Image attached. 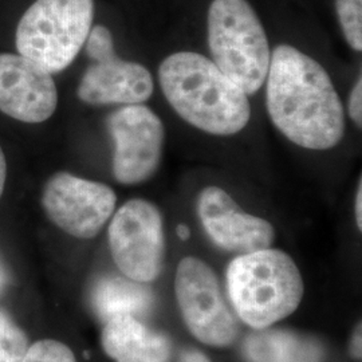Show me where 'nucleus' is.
Returning <instances> with one entry per match:
<instances>
[{
  "label": "nucleus",
  "mask_w": 362,
  "mask_h": 362,
  "mask_svg": "<svg viewBox=\"0 0 362 362\" xmlns=\"http://www.w3.org/2000/svg\"><path fill=\"white\" fill-rule=\"evenodd\" d=\"M58 90L52 74L22 55L0 54V112L26 124L55 113Z\"/></svg>",
  "instance_id": "11"
},
{
  "label": "nucleus",
  "mask_w": 362,
  "mask_h": 362,
  "mask_svg": "<svg viewBox=\"0 0 362 362\" xmlns=\"http://www.w3.org/2000/svg\"><path fill=\"white\" fill-rule=\"evenodd\" d=\"M177 236L180 238L181 240H188L191 238V230L188 226L185 224H180L177 227Z\"/></svg>",
  "instance_id": "25"
},
{
  "label": "nucleus",
  "mask_w": 362,
  "mask_h": 362,
  "mask_svg": "<svg viewBox=\"0 0 362 362\" xmlns=\"http://www.w3.org/2000/svg\"><path fill=\"white\" fill-rule=\"evenodd\" d=\"M196 211L208 239L223 251L242 255L269 248L275 240V228L269 220L243 211L218 185L199 192Z\"/></svg>",
  "instance_id": "10"
},
{
  "label": "nucleus",
  "mask_w": 362,
  "mask_h": 362,
  "mask_svg": "<svg viewBox=\"0 0 362 362\" xmlns=\"http://www.w3.org/2000/svg\"><path fill=\"white\" fill-rule=\"evenodd\" d=\"M226 281L235 313L254 330L272 327L291 315L305 294L294 259L272 247L235 257Z\"/></svg>",
  "instance_id": "3"
},
{
  "label": "nucleus",
  "mask_w": 362,
  "mask_h": 362,
  "mask_svg": "<svg viewBox=\"0 0 362 362\" xmlns=\"http://www.w3.org/2000/svg\"><path fill=\"white\" fill-rule=\"evenodd\" d=\"M106 128L115 143V179L124 185L151 180L165 148V127L160 116L145 104L125 105L106 118Z\"/></svg>",
  "instance_id": "8"
},
{
  "label": "nucleus",
  "mask_w": 362,
  "mask_h": 362,
  "mask_svg": "<svg viewBox=\"0 0 362 362\" xmlns=\"http://www.w3.org/2000/svg\"><path fill=\"white\" fill-rule=\"evenodd\" d=\"M155 91L151 70L116 54L93 61L78 85V98L88 105L145 104Z\"/></svg>",
  "instance_id": "12"
},
{
  "label": "nucleus",
  "mask_w": 362,
  "mask_h": 362,
  "mask_svg": "<svg viewBox=\"0 0 362 362\" xmlns=\"http://www.w3.org/2000/svg\"><path fill=\"white\" fill-rule=\"evenodd\" d=\"M101 345L116 362H169L172 344L165 334L149 329L132 315L115 317L104 322Z\"/></svg>",
  "instance_id": "13"
},
{
  "label": "nucleus",
  "mask_w": 362,
  "mask_h": 362,
  "mask_svg": "<svg viewBox=\"0 0 362 362\" xmlns=\"http://www.w3.org/2000/svg\"><path fill=\"white\" fill-rule=\"evenodd\" d=\"M157 78L172 110L194 129L231 137L251 121L250 95L200 52L169 54L160 62Z\"/></svg>",
  "instance_id": "2"
},
{
  "label": "nucleus",
  "mask_w": 362,
  "mask_h": 362,
  "mask_svg": "<svg viewBox=\"0 0 362 362\" xmlns=\"http://www.w3.org/2000/svg\"><path fill=\"white\" fill-rule=\"evenodd\" d=\"M348 116L356 128H362V77L356 78L348 98Z\"/></svg>",
  "instance_id": "20"
},
{
  "label": "nucleus",
  "mask_w": 362,
  "mask_h": 362,
  "mask_svg": "<svg viewBox=\"0 0 362 362\" xmlns=\"http://www.w3.org/2000/svg\"><path fill=\"white\" fill-rule=\"evenodd\" d=\"M7 180V161H6V156L0 146V197L4 191V185Z\"/></svg>",
  "instance_id": "24"
},
{
  "label": "nucleus",
  "mask_w": 362,
  "mask_h": 362,
  "mask_svg": "<svg viewBox=\"0 0 362 362\" xmlns=\"http://www.w3.org/2000/svg\"><path fill=\"white\" fill-rule=\"evenodd\" d=\"M23 362H77L74 351L57 339H39L31 344Z\"/></svg>",
  "instance_id": "18"
},
{
  "label": "nucleus",
  "mask_w": 362,
  "mask_h": 362,
  "mask_svg": "<svg viewBox=\"0 0 362 362\" xmlns=\"http://www.w3.org/2000/svg\"><path fill=\"white\" fill-rule=\"evenodd\" d=\"M109 248L118 270L140 284L163 272L167 240L160 208L146 199H130L115 211L107 228Z\"/></svg>",
  "instance_id": "6"
},
{
  "label": "nucleus",
  "mask_w": 362,
  "mask_h": 362,
  "mask_svg": "<svg viewBox=\"0 0 362 362\" xmlns=\"http://www.w3.org/2000/svg\"><path fill=\"white\" fill-rule=\"evenodd\" d=\"M6 281H7L6 272H4V269H3V266H1V263H0V293L3 291V288H4V286H6Z\"/></svg>",
  "instance_id": "26"
},
{
  "label": "nucleus",
  "mask_w": 362,
  "mask_h": 362,
  "mask_svg": "<svg viewBox=\"0 0 362 362\" xmlns=\"http://www.w3.org/2000/svg\"><path fill=\"white\" fill-rule=\"evenodd\" d=\"M247 362H325L326 350L318 339L286 329H259L243 345Z\"/></svg>",
  "instance_id": "14"
},
{
  "label": "nucleus",
  "mask_w": 362,
  "mask_h": 362,
  "mask_svg": "<svg viewBox=\"0 0 362 362\" xmlns=\"http://www.w3.org/2000/svg\"><path fill=\"white\" fill-rule=\"evenodd\" d=\"M175 294L182 321L196 339L214 348H226L236 339V318L223 297L216 274L204 260L181 259Z\"/></svg>",
  "instance_id": "7"
},
{
  "label": "nucleus",
  "mask_w": 362,
  "mask_h": 362,
  "mask_svg": "<svg viewBox=\"0 0 362 362\" xmlns=\"http://www.w3.org/2000/svg\"><path fill=\"white\" fill-rule=\"evenodd\" d=\"M354 219L358 231H362V179H358L354 196Z\"/></svg>",
  "instance_id": "22"
},
{
  "label": "nucleus",
  "mask_w": 362,
  "mask_h": 362,
  "mask_svg": "<svg viewBox=\"0 0 362 362\" xmlns=\"http://www.w3.org/2000/svg\"><path fill=\"white\" fill-rule=\"evenodd\" d=\"M337 18L342 35L356 52H362V0H336Z\"/></svg>",
  "instance_id": "17"
},
{
  "label": "nucleus",
  "mask_w": 362,
  "mask_h": 362,
  "mask_svg": "<svg viewBox=\"0 0 362 362\" xmlns=\"http://www.w3.org/2000/svg\"><path fill=\"white\" fill-rule=\"evenodd\" d=\"M179 362H212L208 358L206 354H203L199 350L189 349L184 350L181 353L180 361Z\"/></svg>",
  "instance_id": "23"
},
{
  "label": "nucleus",
  "mask_w": 362,
  "mask_h": 362,
  "mask_svg": "<svg viewBox=\"0 0 362 362\" xmlns=\"http://www.w3.org/2000/svg\"><path fill=\"white\" fill-rule=\"evenodd\" d=\"M93 308L103 321L115 317H143L149 313L155 296L146 284L132 281L127 276H106L93 290Z\"/></svg>",
  "instance_id": "15"
},
{
  "label": "nucleus",
  "mask_w": 362,
  "mask_h": 362,
  "mask_svg": "<svg viewBox=\"0 0 362 362\" xmlns=\"http://www.w3.org/2000/svg\"><path fill=\"white\" fill-rule=\"evenodd\" d=\"M93 19L94 0H35L16 27L18 52L50 74L61 73L83 49Z\"/></svg>",
  "instance_id": "5"
},
{
  "label": "nucleus",
  "mask_w": 362,
  "mask_h": 362,
  "mask_svg": "<svg viewBox=\"0 0 362 362\" xmlns=\"http://www.w3.org/2000/svg\"><path fill=\"white\" fill-rule=\"evenodd\" d=\"M85 46H86V52L91 61H98V59H103V58L116 54L113 34L104 25L91 27Z\"/></svg>",
  "instance_id": "19"
},
{
  "label": "nucleus",
  "mask_w": 362,
  "mask_h": 362,
  "mask_svg": "<svg viewBox=\"0 0 362 362\" xmlns=\"http://www.w3.org/2000/svg\"><path fill=\"white\" fill-rule=\"evenodd\" d=\"M117 206L113 188L69 172H57L42 191V207L59 230L78 238L93 239L112 219Z\"/></svg>",
  "instance_id": "9"
},
{
  "label": "nucleus",
  "mask_w": 362,
  "mask_h": 362,
  "mask_svg": "<svg viewBox=\"0 0 362 362\" xmlns=\"http://www.w3.org/2000/svg\"><path fill=\"white\" fill-rule=\"evenodd\" d=\"M350 354L356 360H361L362 357V329L361 322L357 325V327L353 332L351 341H350Z\"/></svg>",
  "instance_id": "21"
},
{
  "label": "nucleus",
  "mask_w": 362,
  "mask_h": 362,
  "mask_svg": "<svg viewBox=\"0 0 362 362\" xmlns=\"http://www.w3.org/2000/svg\"><path fill=\"white\" fill-rule=\"evenodd\" d=\"M274 128L299 148L334 149L346 132V110L327 70L293 45L275 46L264 81Z\"/></svg>",
  "instance_id": "1"
},
{
  "label": "nucleus",
  "mask_w": 362,
  "mask_h": 362,
  "mask_svg": "<svg viewBox=\"0 0 362 362\" xmlns=\"http://www.w3.org/2000/svg\"><path fill=\"white\" fill-rule=\"evenodd\" d=\"M28 346L25 330L0 313V362H23Z\"/></svg>",
  "instance_id": "16"
},
{
  "label": "nucleus",
  "mask_w": 362,
  "mask_h": 362,
  "mask_svg": "<svg viewBox=\"0 0 362 362\" xmlns=\"http://www.w3.org/2000/svg\"><path fill=\"white\" fill-rule=\"evenodd\" d=\"M211 61L248 95L267 77L272 49L258 13L248 0H212L207 13Z\"/></svg>",
  "instance_id": "4"
}]
</instances>
